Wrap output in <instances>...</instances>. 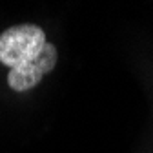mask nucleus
<instances>
[{
    "label": "nucleus",
    "instance_id": "f257e3e1",
    "mask_svg": "<svg viewBox=\"0 0 153 153\" xmlns=\"http://www.w3.org/2000/svg\"><path fill=\"white\" fill-rule=\"evenodd\" d=\"M44 46L46 35L38 26H13L0 35V62L9 68L27 64L36 59Z\"/></svg>",
    "mask_w": 153,
    "mask_h": 153
},
{
    "label": "nucleus",
    "instance_id": "f03ea898",
    "mask_svg": "<svg viewBox=\"0 0 153 153\" xmlns=\"http://www.w3.org/2000/svg\"><path fill=\"white\" fill-rule=\"evenodd\" d=\"M42 76H44V71L35 64V60H31L27 64L11 68L7 73V84L15 91H27L40 84Z\"/></svg>",
    "mask_w": 153,
    "mask_h": 153
},
{
    "label": "nucleus",
    "instance_id": "7ed1b4c3",
    "mask_svg": "<svg viewBox=\"0 0 153 153\" xmlns=\"http://www.w3.org/2000/svg\"><path fill=\"white\" fill-rule=\"evenodd\" d=\"M35 64L44 71V75L49 73L55 68V64H56V48L53 44L46 42V46L42 48V51L38 53V56L35 59Z\"/></svg>",
    "mask_w": 153,
    "mask_h": 153
}]
</instances>
